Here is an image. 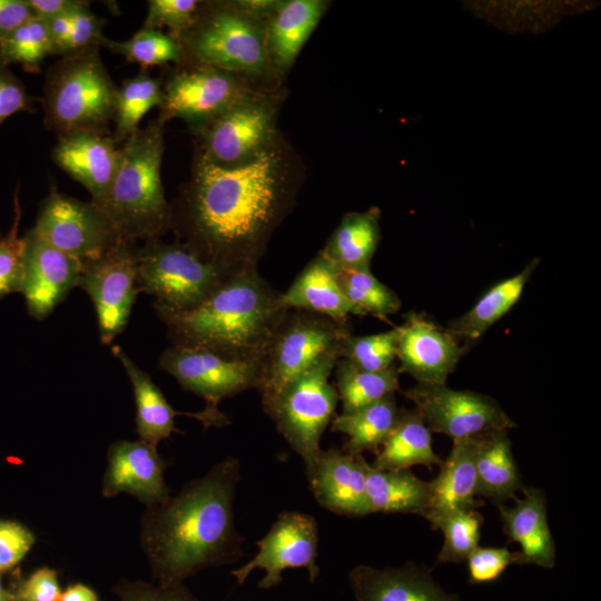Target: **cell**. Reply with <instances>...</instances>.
<instances>
[{"instance_id": "obj_40", "label": "cell", "mask_w": 601, "mask_h": 601, "mask_svg": "<svg viewBox=\"0 0 601 601\" xmlns=\"http://www.w3.org/2000/svg\"><path fill=\"white\" fill-rule=\"evenodd\" d=\"M102 42L110 50L122 55L128 61L137 62L142 67L178 61L181 52V47L171 36L148 28H142L122 42L107 39H102Z\"/></svg>"}, {"instance_id": "obj_29", "label": "cell", "mask_w": 601, "mask_h": 601, "mask_svg": "<svg viewBox=\"0 0 601 601\" xmlns=\"http://www.w3.org/2000/svg\"><path fill=\"white\" fill-rule=\"evenodd\" d=\"M475 467L476 496L496 505L514 500L516 492L523 489L508 431L480 436Z\"/></svg>"}, {"instance_id": "obj_41", "label": "cell", "mask_w": 601, "mask_h": 601, "mask_svg": "<svg viewBox=\"0 0 601 601\" xmlns=\"http://www.w3.org/2000/svg\"><path fill=\"white\" fill-rule=\"evenodd\" d=\"M21 207L18 194L14 195V217L10 230L0 236V298L14 292H21L24 277L26 239L19 237L18 227Z\"/></svg>"}, {"instance_id": "obj_38", "label": "cell", "mask_w": 601, "mask_h": 601, "mask_svg": "<svg viewBox=\"0 0 601 601\" xmlns=\"http://www.w3.org/2000/svg\"><path fill=\"white\" fill-rule=\"evenodd\" d=\"M482 523L483 518L476 510H456L431 522L432 529L441 530L444 535L436 563L466 561L479 546Z\"/></svg>"}, {"instance_id": "obj_5", "label": "cell", "mask_w": 601, "mask_h": 601, "mask_svg": "<svg viewBox=\"0 0 601 601\" xmlns=\"http://www.w3.org/2000/svg\"><path fill=\"white\" fill-rule=\"evenodd\" d=\"M96 48L67 56L48 77L46 121L61 137L77 131L101 134L115 117L119 89Z\"/></svg>"}, {"instance_id": "obj_54", "label": "cell", "mask_w": 601, "mask_h": 601, "mask_svg": "<svg viewBox=\"0 0 601 601\" xmlns=\"http://www.w3.org/2000/svg\"><path fill=\"white\" fill-rule=\"evenodd\" d=\"M14 593V592H13ZM14 601H24L23 599H21L20 597H18L16 593H14Z\"/></svg>"}, {"instance_id": "obj_31", "label": "cell", "mask_w": 601, "mask_h": 601, "mask_svg": "<svg viewBox=\"0 0 601 601\" xmlns=\"http://www.w3.org/2000/svg\"><path fill=\"white\" fill-rule=\"evenodd\" d=\"M380 209L346 214L321 253L337 268L370 267L381 239Z\"/></svg>"}, {"instance_id": "obj_53", "label": "cell", "mask_w": 601, "mask_h": 601, "mask_svg": "<svg viewBox=\"0 0 601 601\" xmlns=\"http://www.w3.org/2000/svg\"><path fill=\"white\" fill-rule=\"evenodd\" d=\"M0 601H14V593L6 589L0 579Z\"/></svg>"}, {"instance_id": "obj_13", "label": "cell", "mask_w": 601, "mask_h": 601, "mask_svg": "<svg viewBox=\"0 0 601 601\" xmlns=\"http://www.w3.org/2000/svg\"><path fill=\"white\" fill-rule=\"evenodd\" d=\"M257 553L230 574L243 585L256 570L265 571L257 587L268 590L279 585L287 569L304 568L314 583L319 575L318 526L314 516L298 511L279 513L267 533L255 543Z\"/></svg>"}, {"instance_id": "obj_45", "label": "cell", "mask_w": 601, "mask_h": 601, "mask_svg": "<svg viewBox=\"0 0 601 601\" xmlns=\"http://www.w3.org/2000/svg\"><path fill=\"white\" fill-rule=\"evenodd\" d=\"M71 30L65 43L62 55H75L96 47L102 41V22L88 9L87 2L70 11Z\"/></svg>"}, {"instance_id": "obj_35", "label": "cell", "mask_w": 601, "mask_h": 601, "mask_svg": "<svg viewBox=\"0 0 601 601\" xmlns=\"http://www.w3.org/2000/svg\"><path fill=\"white\" fill-rule=\"evenodd\" d=\"M337 269V268H336ZM337 282L351 306V314L385 318L401 308L398 296L370 267L337 269Z\"/></svg>"}, {"instance_id": "obj_12", "label": "cell", "mask_w": 601, "mask_h": 601, "mask_svg": "<svg viewBox=\"0 0 601 601\" xmlns=\"http://www.w3.org/2000/svg\"><path fill=\"white\" fill-rule=\"evenodd\" d=\"M431 432L453 440L508 431L515 423L490 396L455 391L446 385L421 384L403 392Z\"/></svg>"}, {"instance_id": "obj_24", "label": "cell", "mask_w": 601, "mask_h": 601, "mask_svg": "<svg viewBox=\"0 0 601 601\" xmlns=\"http://www.w3.org/2000/svg\"><path fill=\"white\" fill-rule=\"evenodd\" d=\"M522 497L514 499V505H497L503 529L510 541L521 546L522 564H535L553 569L555 544L546 516L544 492L536 487H523Z\"/></svg>"}, {"instance_id": "obj_8", "label": "cell", "mask_w": 601, "mask_h": 601, "mask_svg": "<svg viewBox=\"0 0 601 601\" xmlns=\"http://www.w3.org/2000/svg\"><path fill=\"white\" fill-rule=\"evenodd\" d=\"M139 289L156 297L158 312H183L204 300L227 275L184 244L149 239L137 252Z\"/></svg>"}, {"instance_id": "obj_26", "label": "cell", "mask_w": 601, "mask_h": 601, "mask_svg": "<svg viewBox=\"0 0 601 601\" xmlns=\"http://www.w3.org/2000/svg\"><path fill=\"white\" fill-rule=\"evenodd\" d=\"M326 2L319 0H290L280 2L269 16L266 45L276 67L289 68L298 52L318 24Z\"/></svg>"}, {"instance_id": "obj_36", "label": "cell", "mask_w": 601, "mask_h": 601, "mask_svg": "<svg viewBox=\"0 0 601 601\" xmlns=\"http://www.w3.org/2000/svg\"><path fill=\"white\" fill-rule=\"evenodd\" d=\"M50 53L52 41L48 23L32 17L0 41V67L19 63L28 71H37Z\"/></svg>"}, {"instance_id": "obj_14", "label": "cell", "mask_w": 601, "mask_h": 601, "mask_svg": "<svg viewBox=\"0 0 601 601\" xmlns=\"http://www.w3.org/2000/svg\"><path fill=\"white\" fill-rule=\"evenodd\" d=\"M35 233L57 249L87 263L121 239L96 204L52 190L41 205Z\"/></svg>"}, {"instance_id": "obj_3", "label": "cell", "mask_w": 601, "mask_h": 601, "mask_svg": "<svg viewBox=\"0 0 601 601\" xmlns=\"http://www.w3.org/2000/svg\"><path fill=\"white\" fill-rule=\"evenodd\" d=\"M255 269L227 276L195 307L158 312L175 344L199 346L224 356L262 363L289 311Z\"/></svg>"}, {"instance_id": "obj_23", "label": "cell", "mask_w": 601, "mask_h": 601, "mask_svg": "<svg viewBox=\"0 0 601 601\" xmlns=\"http://www.w3.org/2000/svg\"><path fill=\"white\" fill-rule=\"evenodd\" d=\"M480 436L453 440L452 450L440 465L439 475L430 482L431 497L425 519L434 520L456 510H476V455Z\"/></svg>"}, {"instance_id": "obj_16", "label": "cell", "mask_w": 601, "mask_h": 601, "mask_svg": "<svg viewBox=\"0 0 601 601\" xmlns=\"http://www.w3.org/2000/svg\"><path fill=\"white\" fill-rule=\"evenodd\" d=\"M247 93L230 75L200 67L175 75L162 90V115L203 128Z\"/></svg>"}, {"instance_id": "obj_2", "label": "cell", "mask_w": 601, "mask_h": 601, "mask_svg": "<svg viewBox=\"0 0 601 601\" xmlns=\"http://www.w3.org/2000/svg\"><path fill=\"white\" fill-rule=\"evenodd\" d=\"M239 480V460L227 456L174 497L146 509L140 546L157 584H184L204 569L244 556V538L234 520Z\"/></svg>"}, {"instance_id": "obj_32", "label": "cell", "mask_w": 601, "mask_h": 601, "mask_svg": "<svg viewBox=\"0 0 601 601\" xmlns=\"http://www.w3.org/2000/svg\"><path fill=\"white\" fill-rule=\"evenodd\" d=\"M112 353L121 362L130 382L136 400V424L140 440L155 446L176 432L175 416L188 414L176 412L167 402L160 388L150 376L138 367L119 346Z\"/></svg>"}, {"instance_id": "obj_9", "label": "cell", "mask_w": 601, "mask_h": 601, "mask_svg": "<svg viewBox=\"0 0 601 601\" xmlns=\"http://www.w3.org/2000/svg\"><path fill=\"white\" fill-rule=\"evenodd\" d=\"M159 367L187 391L203 397L208 426H224L228 418L218 404L246 390L258 388L262 363L230 358L210 349L174 344L159 358Z\"/></svg>"}, {"instance_id": "obj_27", "label": "cell", "mask_w": 601, "mask_h": 601, "mask_svg": "<svg viewBox=\"0 0 601 601\" xmlns=\"http://www.w3.org/2000/svg\"><path fill=\"white\" fill-rule=\"evenodd\" d=\"M539 263L540 258H534L520 273L496 283L472 308L453 319L445 329L456 341L462 339L464 348L467 349L519 302Z\"/></svg>"}, {"instance_id": "obj_1", "label": "cell", "mask_w": 601, "mask_h": 601, "mask_svg": "<svg viewBox=\"0 0 601 601\" xmlns=\"http://www.w3.org/2000/svg\"><path fill=\"white\" fill-rule=\"evenodd\" d=\"M293 196L287 164L276 144L237 167L199 157L186 200L184 245L227 276L255 269Z\"/></svg>"}, {"instance_id": "obj_11", "label": "cell", "mask_w": 601, "mask_h": 601, "mask_svg": "<svg viewBox=\"0 0 601 601\" xmlns=\"http://www.w3.org/2000/svg\"><path fill=\"white\" fill-rule=\"evenodd\" d=\"M201 129V158L223 167L248 164L275 145L274 105L245 93Z\"/></svg>"}, {"instance_id": "obj_20", "label": "cell", "mask_w": 601, "mask_h": 601, "mask_svg": "<svg viewBox=\"0 0 601 601\" xmlns=\"http://www.w3.org/2000/svg\"><path fill=\"white\" fill-rule=\"evenodd\" d=\"M366 465L363 455L338 449L322 450L309 484L317 503L338 515H368Z\"/></svg>"}, {"instance_id": "obj_51", "label": "cell", "mask_w": 601, "mask_h": 601, "mask_svg": "<svg viewBox=\"0 0 601 601\" xmlns=\"http://www.w3.org/2000/svg\"><path fill=\"white\" fill-rule=\"evenodd\" d=\"M69 13L70 11L46 20L48 23V28H49V32H50V37L52 41V53L62 55L65 43L71 30V22H70Z\"/></svg>"}, {"instance_id": "obj_25", "label": "cell", "mask_w": 601, "mask_h": 601, "mask_svg": "<svg viewBox=\"0 0 601 601\" xmlns=\"http://www.w3.org/2000/svg\"><path fill=\"white\" fill-rule=\"evenodd\" d=\"M336 272V267L319 252L280 294L283 306L346 323L351 306L341 290Z\"/></svg>"}, {"instance_id": "obj_15", "label": "cell", "mask_w": 601, "mask_h": 601, "mask_svg": "<svg viewBox=\"0 0 601 601\" xmlns=\"http://www.w3.org/2000/svg\"><path fill=\"white\" fill-rule=\"evenodd\" d=\"M91 297L100 338L109 344L126 326L139 292L137 252L121 240L100 258L83 264L78 284Z\"/></svg>"}, {"instance_id": "obj_19", "label": "cell", "mask_w": 601, "mask_h": 601, "mask_svg": "<svg viewBox=\"0 0 601 601\" xmlns=\"http://www.w3.org/2000/svg\"><path fill=\"white\" fill-rule=\"evenodd\" d=\"M108 464L102 479V495L128 493L147 508L170 497L165 481L166 463L157 446L139 441H117L109 446Z\"/></svg>"}, {"instance_id": "obj_18", "label": "cell", "mask_w": 601, "mask_h": 601, "mask_svg": "<svg viewBox=\"0 0 601 601\" xmlns=\"http://www.w3.org/2000/svg\"><path fill=\"white\" fill-rule=\"evenodd\" d=\"M24 277L22 290L31 317L49 315L78 284L83 262L48 244L33 229L24 235Z\"/></svg>"}, {"instance_id": "obj_17", "label": "cell", "mask_w": 601, "mask_h": 601, "mask_svg": "<svg viewBox=\"0 0 601 601\" xmlns=\"http://www.w3.org/2000/svg\"><path fill=\"white\" fill-rule=\"evenodd\" d=\"M398 372L421 384L445 385L466 351L445 328L418 313H408L397 326Z\"/></svg>"}, {"instance_id": "obj_49", "label": "cell", "mask_w": 601, "mask_h": 601, "mask_svg": "<svg viewBox=\"0 0 601 601\" xmlns=\"http://www.w3.org/2000/svg\"><path fill=\"white\" fill-rule=\"evenodd\" d=\"M32 17L26 0H0V41Z\"/></svg>"}, {"instance_id": "obj_48", "label": "cell", "mask_w": 601, "mask_h": 601, "mask_svg": "<svg viewBox=\"0 0 601 601\" xmlns=\"http://www.w3.org/2000/svg\"><path fill=\"white\" fill-rule=\"evenodd\" d=\"M32 99L22 82L7 68L0 67V124L18 111L31 110Z\"/></svg>"}, {"instance_id": "obj_33", "label": "cell", "mask_w": 601, "mask_h": 601, "mask_svg": "<svg viewBox=\"0 0 601 601\" xmlns=\"http://www.w3.org/2000/svg\"><path fill=\"white\" fill-rule=\"evenodd\" d=\"M400 415L394 394L352 413H342L332 420L331 430L348 436L343 451L362 455L364 451L377 454Z\"/></svg>"}, {"instance_id": "obj_43", "label": "cell", "mask_w": 601, "mask_h": 601, "mask_svg": "<svg viewBox=\"0 0 601 601\" xmlns=\"http://www.w3.org/2000/svg\"><path fill=\"white\" fill-rule=\"evenodd\" d=\"M469 582L481 584L497 580L511 564H522L520 552L508 548L477 546L466 559Z\"/></svg>"}, {"instance_id": "obj_30", "label": "cell", "mask_w": 601, "mask_h": 601, "mask_svg": "<svg viewBox=\"0 0 601 601\" xmlns=\"http://www.w3.org/2000/svg\"><path fill=\"white\" fill-rule=\"evenodd\" d=\"M431 431L417 412L400 411L398 418L381 446L373 467L381 471L406 470L413 465H441L432 449Z\"/></svg>"}, {"instance_id": "obj_6", "label": "cell", "mask_w": 601, "mask_h": 601, "mask_svg": "<svg viewBox=\"0 0 601 601\" xmlns=\"http://www.w3.org/2000/svg\"><path fill=\"white\" fill-rule=\"evenodd\" d=\"M341 346L324 354L295 378L283 391L269 416L282 436L303 460L308 485L314 479L322 451V435L332 422L338 402L329 376L341 358Z\"/></svg>"}, {"instance_id": "obj_39", "label": "cell", "mask_w": 601, "mask_h": 601, "mask_svg": "<svg viewBox=\"0 0 601 601\" xmlns=\"http://www.w3.org/2000/svg\"><path fill=\"white\" fill-rule=\"evenodd\" d=\"M397 336V327L364 336L348 334L342 342L339 357L364 371L387 370L396 358Z\"/></svg>"}, {"instance_id": "obj_37", "label": "cell", "mask_w": 601, "mask_h": 601, "mask_svg": "<svg viewBox=\"0 0 601 601\" xmlns=\"http://www.w3.org/2000/svg\"><path fill=\"white\" fill-rule=\"evenodd\" d=\"M162 101L158 80L140 73L127 80L118 91L115 121L116 140L131 136L138 130L141 118Z\"/></svg>"}, {"instance_id": "obj_34", "label": "cell", "mask_w": 601, "mask_h": 601, "mask_svg": "<svg viewBox=\"0 0 601 601\" xmlns=\"http://www.w3.org/2000/svg\"><path fill=\"white\" fill-rule=\"evenodd\" d=\"M336 392L343 413H352L400 391L398 368L394 365L380 372L355 367L339 358L335 366Z\"/></svg>"}, {"instance_id": "obj_21", "label": "cell", "mask_w": 601, "mask_h": 601, "mask_svg": "<svg viewBox=\"0 0 601 601\" xmlns=\"http://www.w3.org/2000/svg\"><path fill=\"white\" fill-rule=\"evenodd\" d=\"M348 580L357 601H462L439 585L428 569L413 563L384 569L359 564Z\"/></svg>"}, {"instance_id": "obj_4", "label": "cell", "mask_w": 601, "mask_h": 601, "mask_svg": "<svg viewBox=\"0 0 601 601\" xmlns=\"http://www.w3.org/2000/svg\"><path fill=\"white\" fill-rule=\"evenodd\" d=\"M162 152V121L138 129L120 148L112 183L96 205L124 240L155 239L173 224L160 178Z\"/></svg>"}, {"instance_id": "obj_47", "label": "cell", "mask_w": 601, "mask_h": 601, "mask_svg": "<svg viewBox=\"0 0 601 601\" xmlns=\"http://www.w3.org/2000/svg\"><path fill=\"white\" fill-rule=\"evenodd\" d=\"M13 592L24 601H59L62 593L57 572L51 568L36 570Z\"/></svg>"}, {"instance_id": "obj_44", "label": "cell", "mask_w": 601, "mask_h": 601, "mask_svg": "<svg viewBox=\"0 0 601 601\" xmlns=\"http://www.w3.org/2000/svg\"><path fill=\"white\" fill-rule=\"evenodd\" d=\"M112 592L120 601H200L184 584L160 585L121 580Z\"/></svg>"}, {"instance_id": "obj_10", "label": "cell", "mask_w": 601, "mask_h": 601, "mask_svg": "<svg viewBox=\"0 0 601 601\" xmlns=\"http://www.w3.org/2000/svg\"><path fill=\"white\" fill-rule=\"evenodd\" d=\"M259 19L235 4L214 11L194 24L189 49L203 66L226 72L262 73L270 60Z\"/></svg>"}, {"instance_id": "obj_50", "label": "cell", "mask_w": 601, "mask_h": 601, "mask_svg": "<svg viewBox=\"0 0 601 601\" xmlns=\"http://www.w3.org/2000/svg\"><path fill=\"white\" fill-rule=\"evenodd\" d=\"M26 2L33 17L43 20L67 13L83 3L75 0H26Z\"/></svg>"}, {"instance_id": "obj_42", "label": "cell", "mask_w": 601, "mask_h": 601, "mask_svg": "<svg viewBox=\"0 0 601 601\" xmlns=\"http://www.w3.org/2000/svg\"><path fill=\"white\" fill-rule=\"evenodd\" d=\"M199 2L196 0H151L144 28L167 27L171 37L189 31L197 21Z\"/></svg>"}, {"instance_id": "obj_52", "label": "cell", "mask_w": 601, "mask_h": 601, "mask_svg": "<svg viewBox=\"0 0 601 601\" xmlns=\"http://www.w3.org/2000/svg\"><path fill=\"white\" fill-rule=\"evenodd\" d=\"M59 601H100L97 593L86 584L75 583L69 585Z\"/></svg>"}, {"instance_id": "obj_28", "label": "cell", "mask_w": 601, "mask_h": 601, "mask_svg": "<svg viewBox=\"0 0 601 601\" xmlns=\"http://www.w3.org/2000/svg\"><path fill=\"white\" fill-rule=\"evenodd\" d=\"M366 495L371 513H412L425 516L431 497L430 482L410 469L381 471L366 465Z\"/></svg>"}, {"instance_id": "obj_7", "label": "cell", "mask_w": 601, "mask_h": 601, "mask_svg": "<svg viewBox=\"0 0 601 601\" xmlns=\"http://www.w3.org/2000/svg\"><path fill=\"white\" fill-rule=\"evenodd\" d=\"M346 323L299 309H289L262 361L258 386L264 412L270 416L283 391L348 335Z\"/></svg>"}, {"instance_id": "obj_22", "label": "cell", "mask_w": 601, "mask_h": 601, "mask_svg": "<svg viewBox=\"0 0 601 601\" xmlns=\"http://www.w3.org/2000/svg\"><path fill=\"white\" fill-rule=\"evenodd\" d=\"M52 157L57 165L85 186L99 203L115 177L120 149L100 132L77 131L61 137Z\"/></svg>"}, {"instance_id": "obj_46", "label": "cell", "mask_w": 601, "mask_h": 601, "mask_svg": "<svg viewBox=\"0 0 601 601\" xmlns=\"http://www.w3.org/2000/svg\"><path fill=\"white\" fill-rule=\"evenodd\" d=\"M35 543L33 533L24 525L0 520V573L16 566Z\"/></svg>"}]
</instances>
